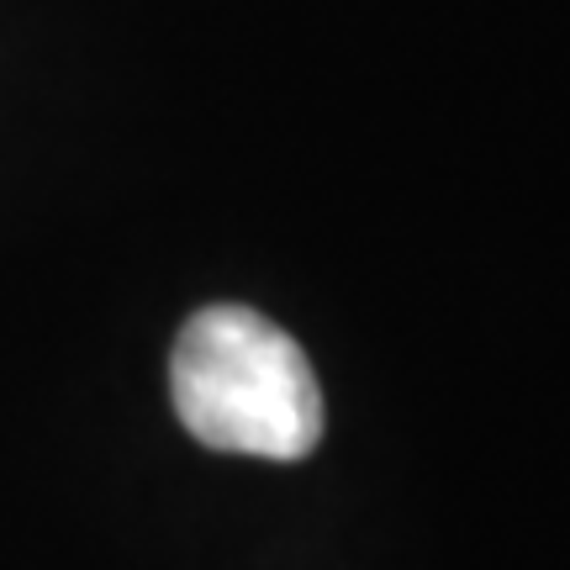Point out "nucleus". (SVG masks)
<instances>
[{"label":"nucleus","instance_id":"1","mask_svg":"<svg viewBox=\"0 0 570 570\" xmlns=\"http://www.w3.org/2000/svg\"><path fill=\"white\" fill-rule=\"evenodd\" d=\"M169 391L206 449L302 460L323 439V391L302 344L248 306H206L175 338Z\"/></svg>","mask_w":570,"mask_h":570}]
</instances>
